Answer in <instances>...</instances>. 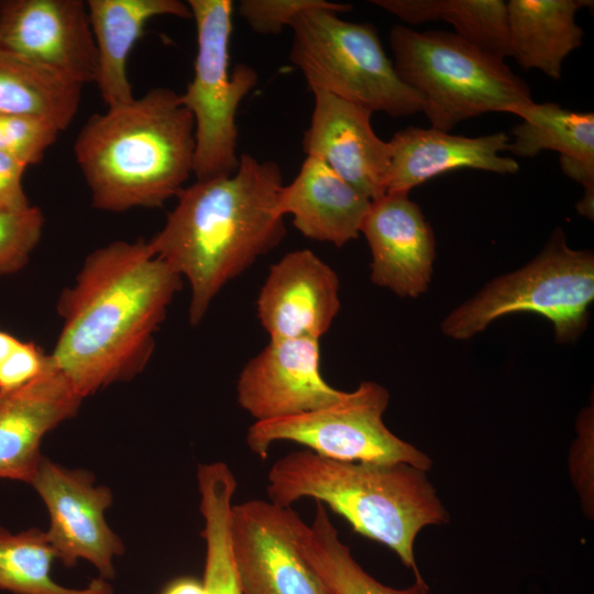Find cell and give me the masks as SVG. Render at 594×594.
I'll use <instances>...</instances> for the list:
<instances>
[{
  "mask_svg": "<svg viewBox=\"0 0 594 594\" xmlns=\"http://www.w3.org/2000/svg\"><path fill=\"white\" fill-rule=\"evenodd\" d=\"M182 278L141 239L114 241L86 257L59 297L63 327L50 354L82 398L145 367Z\"/></svg>",
  "mask_w": 594,
  "mask_h": 594,
  "instance_id": "1",
  "label": "cell"
},
{
  "mask_svg": "<svg viewBox=\"0 0 594 594\" xmlns=\"http://www.w3.org/2000/svg\"><path fill=\"white\" fill-rule=\"evenodd\" d=\"M280 167L240 154L226 177L196 180L177 194V205L147 244L190 285L189 322L198 324L222 287L285 237L276 211Z\"/></svg>",
  "mask_w": 594,
  "mask_h": 594,
  "instance_id": "2",
  "label": "cell"
},
{
  "mask_svg": "<svg viewBox=\"0 0 594 594\" xmlns=\"http://www.w3.org/2000/svg\"><path fill=\"white\" fill-rule=\"evenodd\" d=\"M74 154L95 208H161L194 173V118L179 94L156 87L92 114L77 134Z\"/></svg>",
  "mask_w": 594,
  "mask_h": 594,
  "instance_id": "3",
  "label": "cell"
},
{
  "mask_svg": "<svg viewBox=\"0 0 594 594\" xmlns=\"http://www.w3.org/2000/svg\"><path fill=\"white\" fill-rule=\"evenodd\" d=\"M268 501L292 507L312 498L342 516L352 529L394 551L415 579L418 532L450 515L427 476L411 464L348 462L297 450L276 460L267 474Z\"/></svg>",
  "mask_w": 594,
  "mask_h": 594,
  "instance_id": "4",
  "label": "cell"
},
{
  "mask_svg": "<svg viewBox=\"0 0 594 594\" xmlns=\"http://www.w3.org/2000/svg\"><path fill=\"white\" fill-rule=\"evenodd\" d=\"M399 78L421 98L431 128L449 132L486 112L512 113L531 103L530 89L508 65L453 32H418L396 24L389 32Z\"/></svg>",
  "mask_w": 594,
  "mask_h": 594,
  "instance_id": "5",
  "label": "cell"
},
{
  "mask_svg": "<svg viewBox=\"0 0 594 594\" xmlns=\"http://www.w3.org/2000/svg\"><path fill=\"white\" fill-rule=\"evenodd\" d=\"M593 299L594 255L571 249L558 229L534 260L492 279L452 310L441 331L454 340H469L498 318L530 312L552 323L557 342L572 343L586 329Z\"/></svg>",
  "mask_w": 594,
  "mask_h": 594,
  "instance_id": "6",
  "label": "cell"
},
{
  "mask_svg": "<svg viewBox=\"0 0 594 594\" xmlns=\"http://www.w3.org/2000/svg\"><path fill=\"white\" fill-rule=\"evenodd\" d=\"M289 62L310 90H322L392 117L421 111L420 96L397 75L371 23L342 20L327 10H310L290 24Z\"/></svg>",
  "mask_w": 594,
  "mask_h": 594,
  "instance_id": "7",
  "label": "cell"
},
{
  "mask_svg": "<svg viewBox=\"0 0 594 594\" xmlns=\"http://www.w3.org/2000/svg\"><path fill=\"white\" fill-rule=\"evenodd\" d=\"M187 4L196 23L197 54L194 77L179 97L195 122L194 174L197 180L226 177L239 165L237 111L257 74L245 64L229 73L232 1Z\"/></svg>",
  "mask_w": 594,
  "mask_h": 594,
  "instance_id": "8",
  "label": "cell"
},
{
  "mask_svg": "<svg viewBox=\"0 0 594 594\" xmlns=\"http://www.w3.org/2000/svg\"><path fill=\"white\" fill-rule=\"evenodd\" d=\"M389 393L365 381L328 407L266 421H254L246 432L249 449L262 460L277 441L298 443L337 461L404 462L429 471L432 460L415 446L395 436L384 424Z\"/></svg>",
  "mask_w": 594,
  "mask_h": 594,
  "instance_id": "9",
  "label": "cell"
},
{
  "mask_svg": "<svg viewBox=\"0 0 594 594\" xmlns=\"http://www.w3.org/2000/svg\"><path fill=\"white\" fill-rule=\"evenodd\" d=\"M292 507L249 499L231 508V547L243 594H336L299 552Z\"/></svg>",
  "mask_w": 594,
  "mask_h": 594,
  "instance_id": "10",
  "label": "cell"
},
{
  "mask_svg": "<svg viewBox=\"0 0 594 594\" xmlns=\"http://www.w3.org/2000/svg\"><path fill=\"white\" fill-rule=\"evenodd\" d=\"M50 515L47 536L65 565L85 559L110 580L116 574L114 559L124 546L106 521L112 493L95 485L94 475L85 470L64 468L43 457L31 483Z\"/></svg>",
  "mask_w": 594,
  "mask_h": 594,
  "instance_id": "11",
  "label": "cell"
},
{
  "mask_svg": "<svg viewBox=\"0 0 594 594\" xmlns=\"http://www.w3.org/2000/svg\"><path fill=\"white\" fill-rule=\"evenodd\" d=\"M0 47L80 85L97 76L86 1L0 0Z\"/></svg>",
  "mask_w": 594,
  "mask_h": 594,
  "instance_id": "12",
  "label": "cell"
},
{
  "mask_svg": "<svg viewBox=\"0 0 594 594\" xmlns=\"http://www.w3.org/2000/svg\"><path fill=\"white\" fill-rule=\"evenodd\" d=\"M345 394L324 381L319 340L308 338L270 340L237 381L238 404L255 421L318 410Z\"/></svg>",
  "mask_w": 594,
  "mask_h": 594,
  "instance_id": "13",
  "label": "cell"
},
{
  "mask_svg": "<svg viewBox=\"0 0 594 594\" xmlns=\"http://www.w3.org/2000/svg\"><path fill=\"white\" fill-rule=\"evenodd\" d=\"M256 309L270 340H319L340 309L338 275L310 250L292 251L270 267Z\"/></svg>",
  "mask_w": 594,
  "mask_h": 594,
  "instance_id": "14",
  "label": "cell"
},
{
  "mask_svg": "<svg viewBox=\"0 0 594 594\" xmlns=\"http://www.w3.org/2000/svg\"><path fill=\"white\" fill-rule=\"evenodd\" d=\"M312 95L304 152L324 162L371 201L385 195L391 146L374 132L372 112L322 90Z\"/></svg>",
  "mask_w": 594,
  "mask_h": 594,
  "instance_id": "15",
  "label": "cell"
},
{
  "mask_svg": "<svg viewBox=\"0 0 594 594\" xmlns=\"http://www.w3.org/2000/svg\"><path fill=\"white\" fill-rule=\"evenodd\" d=\"M372 254L371 280L399 297L416 298L429 288L436 241L420 207L408 194L386 193L371 202L362 222Z\"/></svg>",
  "mask_w": 594,
  "mask_h": 594,
  "instance_id": "16",
  "label": "cell"
},
{
  "mask_svg": "<svg viewBox=\"0 0 594 594\" xmlns=\"http://www.w3.org/2000/svg\"><path fill=\"white\" fill-rule=\"evenodd\" d=\"M81 400L51 355L36 378L0 391V479L31 484L43 459V438L75 416Z\"/></svg>",
  "mask_w": 594,
  "mask_h": 594,
  "instance_id": "17",
  "label": "cell"
},
{
  "mask_svg": "<svg viewBox=\"0 0 594 594\" xmlns=\"http://www.w3.org/2000/svg\"><path fill=\"white\" fill-rule=\"evenodd\" d=\"M509 141L504 132L469 138L433 128H405L388 141L391 163L386 193L408 194L414 187L459 168L517 173V161L501 155Z\"/></svg>",
  "mask_w": 594,
  "mask_h": 594,
  "instance_id": "18",
  "label": "cell"
},
{
  "mask_svg": "<svg viewBox=\"0 0 594 594\" xmlns=\"http://www.w3.org/2000/svg\"><path fill=\"white\" fill-rule=\"evenodd\" d=\"M371 202L324 162L306 156L297 176L280 188L276 211L290 215L306 238L340 248L361 233Z\"/></svg>",
  "mask_w": 594,
  "mask_h": 594,
  "instance_id": "19",
  "label": "cell"
},
{
  "mask_svg": "<svg viewBox=\"0 0 594 594\" xmlns=\"http://www.w3.org/2000/svg\"><path fill=\"white\" fill-rule=\"evenodd\" d=\"M89 21L97 50L95 84L107 108L134 100L128 61L147 22L161 15L190 19L179 0H88Z\"/></svg>",
  "mask_w": 594,
  "mask_h": 594,
  "instance_id": "20",
  "label": "cell"
},
{
  "mask_svg": "<svg viewBox=\"0 0 594 594\" xmlns=\"http://www.w3.org/2000/svg\"><path fill=\"white\" fill-rule=\"evenodd\" d=\"M513 114L522 122L512 130L507 150L520 157H534L543 150L560 153L563 173L584 187L576 205L581 216H594V114L576 112L554 102L522 106Z\"/></svg>",
  "mask_w": 594,
  "mask_h": 594,
  "instance_id": "21",
  "label": "cell"
},
{
  "mask_svg": "<svg viewBox=\"0 0 594 594\" xmlns=\"http://www.w3.org/2000/svg\"><path fill=\"white\" fill-rule=\"evenodd\" d=\"M592 4L588 0L506 2L510 56L525 69H538L559 79L564 59L582 45L576 12Z\"/></svg>",
  "mask_w": 594,
  "mask_h": 594,
  "instance_id": "22",
  "label": "cell"
},
{
  "mask_svg": "<svg viewBox=\"0 0 594 594\" xmlns=\"http://www.w3.org/2000/svg\"><path fill=\"white\" fill-rule=\"evenodd\" d=\"M82 86L0 47V112L31 116L65 131L78 112Z\"/></svg>",
  "mask_w": 594,
  "mask_h": 594,
  "instance_id": "23",
  "label": "cell"
},
{
  "mask_svg": "<svg viewBox=\"0 0 594 594\" xmlns=\"http://www.w3.org/2000/svg\"><path fill=\"white\" fill-rule=\"evenodd\" d=\"M199 510L206 543L202 583L208 594H243L231 547V508L237 479L224 462L201 463L197 468Z\"/></svg>",
  "mask_w": 594,
  "mask_h": 594,
  "instance_id": "24",
  "label": "cell"
},
{
  "mask_svg": "<svg viewBox=\"0 0 594 594\" xmlns=\"http://www.w3.org/2000/svg\"><path fill=\"white\" fill-rule=\"evenodd\" d=\"M295 539L301 556L336 594H429L430 588L424 579L415 580L406 588H395L369 574L340 540L337 528L319 502H316L310 525L302 519L298 521Z\"/></svg>",
  "mask_w": 594,
  "mask_h": 594,
  "instance_id": "25",
  "label": "cell"
},
{
  "mask_svg": "<svg viewBox=\"0 0 594 594\" xmlns=\"http://www.w3.org/2000/svg\"><path fill=\"white\" fill-rule=\"evenodd\" d=\"M400 20L450 23L454 33L499 59L510 56L507 6L502 0H373Z\"/></svg>",
  "mask_w": 594,
  "mask_h": 594,
  "instance_id": "26",
  "label": "cell"
},
{
  "mask_svg": "<svg viewBox=\"0 0 594 594\" xmlns=\"http://www.w3.org/2000/svg\"><path fill=\"white\" fill-rule=\"evenodd\" d=\"M57 552L47 532L36 528L18 534L0 527V590L13 594H112L98 578L82 588L66 587L51 575Z\"/></svg>",
  "mask_w": 594,
  "mask_h": 594,
  "instance_id": "27",
  "label": "cell"
},
{
  "mask_svg": "<svg viewBox=\"0 0 594 594\" xmlns=\"http://www.w3.org/2000/svg\"><path fill=\"white\" fill-rule=\"evenodd\" d=\"M44 216L38 207L0 212V275L12 274L25 266L38 244Z\"/></svg>",
  "mask_w": 594,
  "mask_h": 594,
  "instance_id": "28",
  "label": "cell"
},
{
  "mask_svg": "<svg viewBox=\"0 0 594 594\" xmlns=\"http://www.w3.org/2000/svg\"><path fill=\"white\" fill-rule=\"evenodd\" d=\"M61 131L51 122L31 116L0 112V152L28 166L40 164Z\"/></svg>",
  "mask_w": 594,
  "mask_h": 594,
  "instance_id": "29",
  "label": "cell"
},
{
  "mask_svg": "<svg viewBox=\"0 0 594 594\" xmlns=\"http://www.w3.org/2000/svg\"><path fill=\"white\" fill-rule=\"evenodd\" d=\"M310 10H327L337 14L352 10L349 3L326 0H242L238 12L250 28L263 35L280 33L301 13Z\"/></svg>",
  "mask_w": 594,
  "mask_h": 594,
  "instance_id": "30",
  "label": "cell"
},
{
  "mask_svg": "<svg viewBox=\"0 0 594 594\" xmlns=\"http://www.w3.org/2000/svg\"><path fill=\"white\" fill-rule=\"evenodd\" d=\"M43 361V352L36 344L0 330V391L32 381L41 372Z\"/></svg>",
  "mask_w": 594,
  "mask_h": 594,
  "instance_id": "31",
  "label": "cell"
},
{
  "mask_svg": "<svg viewBox=\"0 0 594 594\" xmlns=\"http://www.w3.org/2000/svg\"><path fill=\"white\" fill-rule=\"evenodd\" d=\"M26 167L19 158L0 152V212L16 211L30 206L23 188Z\"/></svg>",
  "mask_w": 594,
  "mask_h": 594,
  "instance_id": "32",
  "label": "cell"
},
{
  "mask_svg": "<svg viewBox=\"0 0 594 594\" xmlns=\"http://www.w3.org/2000/svg\"><path fill=\"white\" fill-rule=\"evenodd\" d=\"M161 594H208L202 583L191 576H180L172 580Z\"/></svg>",
  "mask_w": 594,
  "mask_h": 594,
  "instance_id": "33",
  "label": "cell"
}]
</instances>
